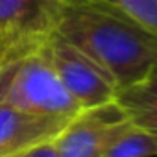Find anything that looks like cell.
<instances>
[{"mask_svg": "<svg viewBox=\"0 0 157 157\" xmlns=\"http://www.w3.org/2000/svg\"><path fill=\"white\" fill-rule=\"evenodd\" d=\"M56 33L96 61L118 91L157 74V39L102 0H63Z\"/></svg>", "mask_w": 157, "mask_h": 157, "instance_id": "obj_1", "label": "cell"}, {"mask_svg": "<svg viewBox=\"0 0 157 157\" xmlns=\"http://www.w3.org/2000/svg\"><path fill=\"white\" fill-rule=\"evenodd\" d=\"M0 105L63 120L82 113L59 82L43 46L0 61Z\"/></svg>", "mask_w": 157, "mask_h": 157, "instance_id": "obj_2", "label": "cell"}, {"mask_svg": "<svg viewBox=\"0 0 157 157\" xmlns=\"http://www.w3.org/2000/svg\"><path fill=\"white\" fill-rule=\"evenodd\" d=\"M43 50L56 70L59 82L80 105V109H93L117 100L118 87L113 78L87 54L54 33L43 44Z\"/></svg>", "mask_w": 157, "mask_h": 157, "instance_id": "obj_3", "label": "cell"}, {"mask_svg": "<svg viewBox=\"0 0 157 157\" xmlns=\"http://www.w3.org/2000/svg\"><path fill=\"white\" fill-rule=\"evenodd\" d=\"M63 0H0V61L35 50L57 30Z\"/></svg>", "mask_w": 157, "mask_h": 157, "instance_id": "obj_4", "label": "cell"}, {"mask_svg": "<svg viewBox=\"0 0 157 157\" xmlns=\"http://www.w3.org/2000/svg\"><path fill=\"white\" fill-rule=\"evenodd\" d=\"M129 124L124 109L117 104H105L83 109L74 117L54 139L59 157H100L107 144Z\"/></svg>", "mask_w": 157, "mask_h": 157, "instance_id": "obj_5", "label": "cell"}, {"mask_svg": "<svg viewBox=\"0 0 157 157\" xmlns=\"http://www.w3.org/2000/svg\"><path fill=\"white\" fill-rule=\"evenodd\" d=\"M70 120L35 117L0 105V157L54 140Z\"/></svg>", "mask_w": 157, "mask_h": 157, "instance_id": "obj_6", "label": "cell"}, {"mask_svg": "<svg viewBox=\"0 0 157 157\" xmlns=\"http://www.w3.org/2000/svg\"><path fill=\"white\" fill-rule=\"evenodd\" d=\"M115 102L124 109L133 126L146 131L157 142V74L140 83L120 89Z\"/></svg>", "mask_w": 157, "mask_h": 157, "instance_id": "obj_7", "label": "cell"}, {"mask_svg": "<svg viewBox=\"0 0 157 157\" xmlns=\"http://www.w3.org/2000/svg\"><path fill=\"white\" fill-rule=\"evenodd\" d=\"M100 157H157V142L131 122L117 133Z\"/></svg>", "mask_w": 157, "mask_h": 157, "instance_id": "obj_8", "label": "cell"}, {"mask_svg": "<svg viewBox=\"0 0 157 157\" xmlns=\"http://www.w3.org/2000/svg\"><path fill=\"white\" fill-rule=\"evenodd\" d=\"M157 39V0H102Z\"/></svg>", "mask_w": 157, "mask_h": 157, "instance_id": "obj_9", "label": "cell"}, {"mask_svg": "<svg viewBox=\"0 0 157 157\" xmlns=\"http://www.w3.org/2000/svg\"><path fill=\"white\" fill-rule=\"evenodd\" d=\"M6 157H59V155H57L54 140H46V142H39L30 148H24L21 151H15L11 155H6Z\"/></svg>", "mask_w": 157, "mask_h": 157, "instance_id": "obj_10", "label": "cell"}, {"mask_svg": "<svg viewBox=\"0 0 157 157\" xmlns=\"http://www.w3.org/2000/svg\"><path fill=\"white\" fill-rule=\"evenodd\" d=\"M65 2H76V0H65Z\"/></svg>", "mask_w": 157, "mask_h": 157, "instance_id": "obj_11", "label": "cell"}]
</instances>
